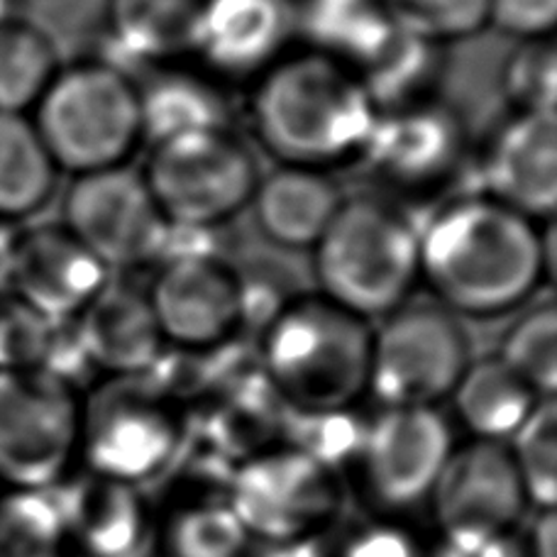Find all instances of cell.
Listing matches in <instances>:
<instances>
[{"instance_id":"obj_33","label":"cell","mask_w":557,"mask_h":557,"mask_svg":"<svg viewBox=\"0 0 557 557\" xmlns=\"http://www.w3.org/2000/svg\"><path fill=\"white\" fill-rule=\"evenodd\" d=\"M486 23L521 42L545 39L557 23V0H486Z\"/></svg>"},{"instance_id":"obj_19","label":"cell","mask_w":557,"mask_h":557,"mask_svg":"<svg viewBox=\"0 0 557 557\" xmlns=\"http://www.w3.org/2000/svg\"><path fill=\"white\" fill-rule=\"evenodd\" d=\"M88 364L113 374H137L164 347L147 292L108 282L74 318Z\"/></svg>"},{"instance_id":"obj_10","label":"cell","mask_w":557,"mask_h":557,"mask_svg":"<svg viewBox=\"0 0 557 557\" xmlns=\"http://www.w3.org/2000/svg\"><path fill=\"white\" fill-rule=\"evenodd\" d=\"M164 343L211 350L240 331L247 311L243 278L211 255H178L162 264L147 292Z\"/></svg>"},{"instance_id":"obj_31","label":"cell","mask_w":557,"mask_h":557,"mask_svg":"<svg viewBox=\"0 0 557 557\" xmlns=\"http://www.w3.org/2000/svg\"><path fill=\"white\" fill-rule=\"evenodd\" d=\"M555 47L548 39L521 42L504 69V94L519 113H555Z\"/></svg>"},{"instance_id":"obj_13","label":"cell","mask_w":557,"mask_h":557,"mask_svg":"<svg viewBox=\"0 0 557 557\" xmlns=\"http://www.w3.org/2000/svg\"><path fill=\"white\" fill-rule=\"evenodd\" d=\"M431 494L445 535H506L525 502L511 453L492 441L447 457Z\"/></svg>"},{"instance_id":"obj_17","label":"cell","mask_w":557,"mask_h":557,"mask_svg":"<svg viewBox=\"0 0 557 557\" xmlns=\"http://www.w3.org/2000/svg\"><path fill=\"white\" fill-rule=\"evenodd\" d=\"M486 188L494 201L531 221H553L557 203V117L555 113H516L496 133L484 162Z\"/></svg>"},{"instance_id":"obj_23","label":"cell","mask_w":557,"mask_h":557,"mask_svg":"<svg viewBox=\"0 0 557 557\" xmlns=\"http://www.w3.org/2000/svg\"><path fill=\"white\" fill-rule=\"evenodd\" d=\"M453 396L462 423L480 441L492 443L519 431V425L541 401V396L499 357L467 364Z\"/></svg>"},{"instance_id":"obj_29","label":"cell","mask_w":557,"mask_h":557,"mask_svg":"<svg viewBox=\"0 0 557 557\" xmlns=\"http://www.w3.org/2000/svg\"><path fill=\"white\" fill-rule=\"evenodd\" d=\"M64 521L42 492L0 496V557H57Z\"/></svg>"},{"instance_id":"obj_4","label":"cell","mask_w":557,"mask_h":557,"mask_svg":"<svg viewBox=\"0 0 557 557\" xmlns=\"http://www.w3.org/2000/svg\"><path fill=\"white\" fill-rule=\"evenodd\" d=\"M313 270L327 301L364 321L386 318L421 278L418 231L389 201L345 198L313 247Z\"/></svg>"},{"instance_id":"obj_15","label":"cell","mask_w":557,"mask_h":557,"mask_svg":"<svg viewBox=\"0 0 557 557\" xmlns=\"http://www.w3.org/2000/svg\"><path fill=\"white\" fill-rule=\"evenodd\" d=\"M106 284V267L64 225L15 235L10 294L49 321H74Z\"/></svg>"},{"instance_id":"obj_6","label":"cell","mask_w":557,"mask_h":557,"mask_svg":"<svg viewBox=\"0 0 557 557\" xmlns=\"http://www.w3.org/2000/svg\"><path fill=\"white\" fill-rule=\"evenodd\" d=\"M143 178L169 225L203 231L250 206L262 172L252 149L218 127L152 145Z\"/></svg>"},{"instance_id":"obj_11","label":"cell","mask_w":557,"mask_h":557,"mask_svg":"<svg viewBox=\"0 0 557 557\" xmlns=\"http://www.w3.org/2000/svg\"><path fill=\"white\" fill-rule=\"evenodd\" d=\"M450 455V425L433 406H386L362 437L367 482L389 506L431 494Z\"/></svg>"},{"instance_id":"obj_14","label":"cell","mask_w":557,"mask_h":557,"mask_svg":"<svg viewBox=\"0 0 557 557\" xmlns=\"http://www.w3.org/2000/svg\"><path fill=\"white\" fill-rule=\"evenodd\" d=\"M333 504L335 490L321 460L308 453H276L245 467L233 513L245 531L292 539L321 523Z\"/></svg>"},{"instance_id":"obj_20","label":"cell","mask_w":557,"mask_h":557,"mask_svg":"<svg viewBox=\"0 0 557 557\" xmlns=\"http://www.w3.org/2000/svg\"><path fill=\"white\" fill-rule=\"evenodd\" d=\"M343 201L321 169L282 164L260 178L250 206L267 240L286 250H313Z\"/></svg>"},{"instance_id":"obj_28","label":"cell","mask_w":557,"mask_h":557,"mask_svg":"<svg viewBox=\"0 0 557 557\" xmlns=\"http://www.w3.org/2000/svg\"><path fill=\"white\" fill-rule=\"evenodd\" d=\"M511 460L523 492L543 509H553L557 496V409L555 399H541L513 433Z\"/></svg>"},{"instance_id":"obj_12","label":"cell","mask_w":557,"mask_h":557,"mask_svg":"<svg viewBox=\"0 0 557 557\" xmlns=\"http://www.w3.org/2000/svg\"><path fill=\"white\" fill-rule=\"evenodd\" d=\"M462 125L433 103H401L376 115L362 162L382 184L423 191L455 172L462 154Z\"/></svg>"},{"instance_id":"obj_3","label":"cell","mask_w":557,"mask_h":557,"mask_svg":"<svg viewBox=\"0 0 557 557\" xmlns=\"http://www.w3.org/2000/svg\"><path fill=\"white\" fill-rule=\"evenodd\" d=\"M370 321L323 296L286 304L262 335L264 376L301 413L345 411L370 389Z\"/></svg>"},{"instance_id":"obj_21","label":"cell","mask_w":557,"mask_h":557,"mask_svg":"<svg viewBox=\"0 0 557 557\" xmlns=\"http://www.w3.org/2000/svg\"><path fill=\"white\" fill-rule=\"evenodd\" d=\"M206 0H106L103 25L127 57L169 62L194 52Z\"/></svg>"},{"instance_id":"obj_27","label":"cell","mask_w":557,"mask_h":557,"mask_svg":"<svg viewBox=\"0 0 557 557\" xmlns=\"http://www.w3.org/2000/svg\"><path fill=\"white\" fill-rule=\"evenodd\" d=\"M531 389L548 399L557 386V311L553 304L523 313L504 335L496 355Z\"/></svg>"},{"instance_id":"obj_25","label":"cell","mask_w":557,"mask_h":557,"mask_svg":"<svg viewBox=\"0 0 557 557\" xmlns=\"http://www.w3.org/2000/svg\"><path fill=\"white\" fill-rule=\"evenodd\" d=\"M57 45L27 17L0 23V113L25 115L59 72Z\"/></svg>"},{"instance_id":"obj_36","label":"cell","mask_w":557,"mask_h":557,"mask_svg":"<svg viewBox=\"0 0 557 557\" xmlns=\"http://www.w3.org/2000/svg\"><path fill=\"white\" fill-rule=\"evenodd\" d=\"M13 247L15 233L0 223V298L10 294V276H13Z\"/></svg>"},{"instance_id":"obj_35","label":"cell","mask_w":557,"mask_h":557,"mask_svg":"<svg viewBox=\"0 0 557 557\" xmlns=\"http://www.w3.org/2000/svg\"><path fill=\"white\" fill-rule=\"evenodd\" d=\"M533 557H557V516L553 509H543L533 525L531 539Z\"/></svg>"},{"instance_id":"obj_22","label":"cell","mask_w":557,"mask_h":557,"mask_svg":"<svg viewBox=\"0 0 557 557\" xmlns=\"http://www.w3.org/2000/svg\"><path fill=\"white\" fill-rule=\"evenodd\" d=\"M137 94L143 139L149 145L184 133L231 127L221 88L196 74L172 69L154 76L147 86H137Z\"/></svg>"},{"instance_id":"obj_7","label":"cell","mask_w":557,"mask_h":557,"mask_svg":"<svg viewBox=\"0 0 557 557\" xmlns=\"http://www.w3.org/2000/svg\"><path fill=\"white\" fill-rule=\"evenodd\" d=\"M82 421L69 382L42 370L0 372V482L20 492L54 484L82 441Z\"/></svg>"},{"instance_id":"obj_24","label":"cell","mask_w":557,"mask_h":557,"mask_svg":"<svg viewBox=\"0 0 557 557\" xmlns=\"http://www.w3.org/2000/svg\"><path fill=\"white\" fill-rule=\"evenodd\" d=\"M59 169L25 115L0 113V223L42 211Z\"/></svg>"},{"instance_id":"obj_18","label":"cell","mask_w":557,"mask_h":557,"mask_svg":"<svg viewBox=\"0 0 557 557\" xmlns=\"http://www.w3.org/2000/svg\"><path fill=\"white\" fill-rule=\"evenodd\" d=\"M82 435L106 474H143L172 450L174 421L157 396L115 386L94 401Z\"/></svg>"},{"instance_id":"obj_16","label":"cell","mask_w":557,"mask_h":557,"mask_svg":"<svg viewBox=\"0 0 557 557\" xmlns=\"http://www.w3.org/2000/svg\"><path fill=\"white\" fill-rule=\"evenodd\" d=\"M294 29L288 0H206L194 52L225 78L262 76Z\"/></svg>"},{"instance_id":"obj_1","label":"cell","mask_w":557,"mask_h":557,"mask_svg":"<svg viewBox=\"0 0 557 557\" xmlns=\"http://www.w3.org/2000/svg\"><path fill=\"white\" fill-rule=\"evenodd\" d=\"M555 231L492 196L445 206L418 233L421 278L455 315L494 318L523 304L553 276Z\"/></svg>"},{"instance_id":"obj_9","label":"cell","mask_w":557,"mask_h":557,"mask_svg":"<svg viewBox=\"0 0 557 557\" xmlns=\"http://www.w3.org/2000/svg\"><path fill=\"white\" fill-rule=\"evenodd\" d=\"M64 227L111 270H137L162 257L172 225L143 174L125 166L78 174L62 203Z\"/></svg>"},{"instance_id":"obj_5","label":"cell","mask_w":557,"mask_h":557,"mask_svg":"<svg viewBox=\"0 0 557 557\" xmlns=\"http://www.w3.org/2000/svg\"><path fill=\"white\" fill-rule=\"evenodd\" d=\"M35 131L59 172L123 166L143 143L137 86L121 69L84 62L57 72L35 106Z\"/></svg>"},{"instance_id":"obj_32","label":"cell","mask_w":557,"mask_h":557,"mask_svg":"<svg viewBox=\"0 0 557 557\" xmlns=\"http://www.w3.org/2000/svg\"><path fill=\"white\" fill-rule=\"evenodd\" d=\"M174 557H237L245 543L243 523L233 511L203 509L184 513L172 531Z\"/></svg>"},{"instance_id":"obj_26","label":"cell","mask_w":557,"mask_h":557,"mask_svg":"<svg viewBox=\"0 0 557 557\" xmlns=\"http://www.w3.org/2000/svg\"><path fill=\"white\" fill-rule=\"evenodd\" d=\"M396 33L425 47L460 42L490 25L486 0H376Z\"/></svg>"},{"instance_id":"obj_37","label":"cell","mask_w":557,"mask_h":557,"mask_svg":"<svg viewBox=\"0 0 557 557\" xmlns=\"http://www.w3.org/2000/svg\"><path fill=\"white\" fill-rule=\"evenodd\" d=\"M10 17V0H0V23Z\"/></svg>"},{"instance_id":"obj_2","label":"cell","mask_w":557,"mask_h":557,"mask_svg":"<svg viewBox=\"0 0 557 557\" xmlns=\"http://www.w3.org/2000/svg\"><path fill=\"white\" fill-rule=\"evenodd\" d=\"M376 115L360 74L327 52L282 57L252 96V125L267 152L282 164L321 172L362 157Z\"/></svg>"},{"instance_id":"obj_30","label":"cell","mask_w":557,"mask_h":557,"mask_svg":"<svg viewBox=\"0 0 557 557\" xmlns=\"http://www.w3.org/2000/svg\"><path fill=\"white\" fill-rule=\"evenodd\" d=\"M57 323L13 294L0 298V372H47L54 350Z\"/></svg>"},{"instance_id":"obj_8","label":"cell","mask_w":557,"mask_h":557,"mask_svg":"<svg viewBox=\"0 0 557 557\" xmlns=\"http://www.w3.org/2000/svg\"><path fill=\"white\" fill-rule=\"evenodd\" d=\"M470 364V341L443 306H401L372 331L370 389L386 406H433Z\"/></svg>"},{"instance_id":"obj_34","label":"cell","mask_w":557,"mask_h":557,"mask_svg":"<svg viewBox=\"0 0 557 557\" xmlns=\"http://www.w3.org/2000/svg\"><path fill=\"white\" fill-rule=\"evenodd\" d=\"M437 557H519L506 535H447Z\"/></svg>"}]
</instances>
